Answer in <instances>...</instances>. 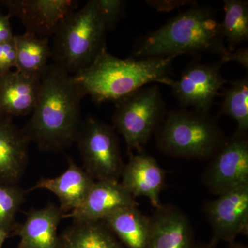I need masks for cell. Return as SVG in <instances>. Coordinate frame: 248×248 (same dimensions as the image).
Returning a JSON list of instances; mask_svg holds the SVG:
<instances>
[{
	"label": "cell",
	"mask_w": 248,
	"mask_h": 248,
	"mask_svg": "<svg viewBox=\"0 0 248 248\" xmlns=\"http://www.w3.org/2000/svg\"><path fill=\"white\" fill-rule=\"evenodd\" d=\"M215 246H213V245H212L211 244H203V245H200V246H197L196 248H215Z\"/></svg>",
	"instance_id": "32"
},
{
	"label": "cell",
	"mask_w": 248,
	"mask_h": 248,
	"mask_svg": "<svg viewBox=\"0 0 248 248\" xmlns=\"http://www.w3.org/2000/svg\"><path fill=\"white\" fill-rule=\"evenodd\" d=\"M26 191L17 185L0 184V229L16 231V215L24 201Z\"/></svg>",
	"instance_id": "24"
},
{
	"label": "cell",
	"mask_w": 248,
	"mask_h": 248,
	"mask_svg": "<svg viewBox=\"0 0 248 248\" xmlns=\"http://www.w3.org/2000/svg\"><path fill=\"white\" fill-rule=\"evenodd\" d=\"M95 2L107 31H112L123 16L125 1L122 0H95Z\"/></svg>",
	"instance_id": "25"
},
{
	"label": "cell",
	"mask_w": 248,
	"mask_h": 248,
	"mask_svg": "<svg viewBox=\"0 0 248 248\" xmlns=\"http://www.w3.org/2000/svg\"><path fill=\"white\" fill-rule=\"evenodd\" d=\"M58 248H125L102 221H73L59 236Z\"/></svg>",
	"instance_id": "20"
},
{
	"label": "cell",
	"mask_w": 248,
	"mask_h": 248,
	"mask_svg": "<svg viewBox=\"0 0 248 248\" xmlns=\"http://www.w3.org/2000/svg\"><path fill=\"white\" fill-rule=\"evenodd\" d=\"M17 54L14 37L12 40L0 45V76L16 68Z\"/></svg>",
	"instance_id": "26"
},
{
	"label": "cell",
	"mask_w": 248,
	"mask_h": 248,
	"mask_svg": "<svg viewBox=\"0 0 248 248\" xmlns=\"http://www.w3.org/2000/svg\"><path fill=\"white\" fill-rule=\"evenodd\" d=\"M225 16L221 23V32L228 50L248 40V2L242 0H224Z\"/></svg>",
	"instance_id": "22"
},
{
	"label": "cell",
	"mask_w": 248,
	"mask_h": 248,
	"mask_svg": "<svg viewBox=\"0 0 248 248\" xmlns=\"http://www.w3.org/2000/svg\"><path fill=\"white\" fill-rule=\"evenodd\" d=\"M226 90L221 113L232 117L237 123L236 133L247 135L248 130V78L231 81Z\"/></svg>",
	"instance_id": "23"
},
{
	"label": "cell",
	"mask_w": 248,
	"mask_h": 248,
	"mask_svg": "<svg viewBox=\"0 0 248 248\" xmlns=\"http://www.w3.org/2000/svg\"><path fill=\"white\" fill-rule=\"evenodd\" d=\"M95 181L71 159L66 170L58 177L42 178L27 192L36 190L50 191L60 201L63 215L79 208L86 200Z\"/></svg>",
	"instance_id": "16"
},
{
	"label": "cell",
	"mask_w": 248,
	"mask_h": 248,
	"mask_svg": "<svg viewBox=\"0 0 248 248\" xmlns=\"http://www.w3.org/2000/svg\"><path fill=\"white\" fill-rule=\"evenodd\" d=\"M76 141L83 169L94 181H119L124 164L115 128L89 117L81 122Z\"/></svg>",
	"instance_id": "7"
},
{
	"label": "cell",
	"mask_w": 248,
	"mask_h": 248,
	"mask_svg": "<svg viewBox=\"0 0 248 248\" xmlns=\"http://www.w3.org/2000/svg\"><path fill=\"white\" fill-rule=\"evenodd\" d=\"M84 96L73 76L49 65L41 78L35 108L23 129L29 141L45 151H60L71 146L81 124L80 106Z\"/></svg>",
	"instance_id": "1"
},
{
	"label": "cell",
	"mask_w": 248,
	"mask_h": 248,
	"mask_svg": "<svg viewBox=\"0 0 248 248\" xmlns=\"http://www.w3.org/2000/svg\"><path fill=\"white\" fill-rule=\"evenodd\" d=\"M115 104L114 128L123 136L129 154L133 151L142 153L166 116L159 86H144Z\"/></svg>",
	"instance_id": "6"
},
{
	"label": "cell",
	"mask_w": 248,
	"mask_h": 248,
	"mask_svg": "<svg viewBox=\"0 0 248 248\" xmlns=\"http://www.w3.org/2000/svg\"><path fill=\"white\" fill-rule=\"evenodd\" d=\"M138 205L119 181H95L83 203L63 215V218H71L73 221H102L118 209Z\"/></svg>",
	"instance_id": "12"
},
{
	"label": "cell",
	"mask_w": 248,
	"mask_h": 248,
	"mask_svg": "<svg viewBox=\"0 0 248 248\" xmlns=\"http://www.w3.org/2000/svg\"><path fill=\"white\" fill-rule=\"evenodd\" d=\"M147 248H196L190 219L180 208L162 204L151 217Z\"/></svg>",
	"instance_id": "14"
},
{
	"label": "cell",
	"mask_w": 248,
	"mask_h": 248,
	"mask_svg": "<svg viewBox=\"0 0 248 248\" xmlns=\"http://www.w3.org/2000/svg\"><path fill=\"white\" fill-rule=\"evenodd\" d=\"M146 4L151 6V7L159 11H172L181 7V6H185V5H194L197 4L195 1L191 0H164V1H146Z\"/></svg>",
	"instance_id": "27"
},
{
	"label": "cell",
	"mask_w": 248,
	"mask_h": 248,
	"mask_svg": "<svg viewBox=\"0 0 248 248\" xmlns=\"http://www.w3.org/2000/svg\"><path fill=\"white\" fill-rule=\"evenodd\" d=\"M29 143L12 117L0 113V184L17 185L27 169Z\"/></svg>",
	"instance_id": "15"
},
{
	"label": "cell",
	"mask_w": 248,
	"mask_h": 248,
	"mask_svg": "<svg viewBox=\"0 0 248 248\" xmlns=\"http://www.w3.org/2000/svg\"><path fill=\"white\" fill-rule=\"evenodd\" d=\"M211 193L221 195L248 185L247 135L236 133L211 159L202 177Z\"/></svg>",
	"instance_id": "8"
},
{
	"label": "cell",
	"mask_w": 248,
	"mask_h": 248,
	"mask_svg": "<svg viewBox=\"0 0 248 248\" xmlns=\"http://www.w3.org/2000/svg\"><path fill=\"white\" fill-rule=\"evenodd\" d=\"M63 217L60 207L54 204L31 210L16 228V234L20 237L17 248H58V229Z\"/></svg>",
	"instance_id": "18"
},
{
	"label": "cell",
	"mask_w": 248,
	"mask_h": 248,
	"mask_svg": "<svg viewBox=\"0 0 248 248\" xmlns=\"http://www.w3.org/2000/svg\"><path fill=\"white\" fill-rule=\"evenodd\" d=\"M221 62L211 63H191L179 79L173 81V94L184 107L209 113L215 98L228 81L221 73Z\"/></svg>",
	"instance_id": "9"
},
{
	"label": "cell",
	"mask_w": 248,
	"mask_h": 248,
	"mask_svg": "<svg viewBox=\"0 0 248 248\" xmlns=\"http://www.w3.org/2000/svg\"><path fill=\"white\" fill-rule=\"evenodd\" d=\"M208 201L203 212L213 230L210 244L219 241L231 243L239 235H248V185Z\"/></svg>",
	"instance_id": "10"
},
{
	"label": "cell",
	"mask_w": 248,
	"mask_h": 248,
	"mask_svg": "<svg viewBox=\"0 0 248 248\" xmlns=\"http://www.w3.org/2000/svg\"><path fill=\"white\" fill-rule=\"evenodd\" d=\"M107 32L95 0L88 1L72 12L54 34L53 64L71 76L83 71L107 49Z\"/></svg>",
	"instance_id": "4"
},
{
	"label": "cell",
	"mask_w": 248,
	"mask_h": 248,
	"mask_svg": "<svg viewBox=\"0 0 248 248\" xmlns=\"http://www.w3.org/2000/svg\"><path fill=\"white\" fill-rule=\"evenodd\" d=\"M17 62L16 71L26 76L41 79L52 58L49 38L37 37L30 32L14 35Z\"/></svg>",
	"instance_id": "21"
},
{
	"label": "cell",
	"mask_w": 248,
	"mask_h": 248,
	"mask_svg": "<svg viewBox=\"0 0 248 248\" xmlns=\"http://www.w3.org/2000/svg\"><path fill=\"white\" fill-rule=\"evenodd\" d=\"M231 52L216 11L196 4L143 37L133 54L135 59H145L210 53L218 55L224 64Z\"/></svg>",
	"instance_id": "2"
},
{
	"label": "cell",
	"mask_w": 248,
	"mask_h": 248,
	"mask_svg": "<svg viewBox=\"0 0 248 248\" xmlns=\"http://www.w3.org/2000/svg\"><path fill=\"white\" fill-rule=\"evenodd\" d=\"M235 61L242 65L246 69L248 68V48H239L237 50L231 52L227 58L226 62Z\"/></svg>",
	"instance_id": "29"
},
{
	"label": "cell",
	"mask_w": 248,
	"mask_h": 248,
	"mask_svg": "<svg viewBox=\"0 0 248 248\" xmlns=\"http://www.w3.org/2000/svg\"><path fill=\"white\" fill-rule=\"evenodd\" d=\"M41 79L10 71L0 76V113L19 117L32 113L40 93Z\"/></svg>",
	"instance_id": "17"
},
{
	"label": "cell",
	"mask_w": 248,
	"mask_h": 248,
	"mask_svg": "<svg viewBox=\"0 0 248 248\" xmlns=\"http://www.w3.org/2000/svg\"><path fill=\"white\" fill-rule=\"evenodd\" d=\"M122 185L133 197H147L155 208L162 203L160 193L164 189L166 172L151 155L143 152L130 153L128 164L124 165L121 177Z\"/></svg>",
	"instance_id": "13"
},
{
	"label": "cell",
	"mask_w": 248,
	"mask_h": 248,
	"mask_svg": "<svg viewBox=\"0 0 248 248\" xmlns=\"http://www.w3.org/2000/svg\"><path fill=\"white\" fill-rule=\"evenodd\" d=\"M175 56L120 59L103 50L94 62L73 76L86 95L94 102H116L153 83L170 86Z\"/></svg>",
	"instance_id": "3"
},
{
	"label": "cell",
	"mask_w": 248,
	"mask_h": 248,
	"mask_svg": "<svg viewBox=\"0 0 248 248\" xmlns=\"http://www.w3.org/2000/svg\"><path fill=\"white\" fill-rule=\"evenodd\" d=\"M160 151L174 157L211 159L227 140L217 120L199 111L172 110L156 131Z\"/></svg>",
	"instance_id": "5"
},
{
	"label": "cell",
	"mask_w": 248,
	"mask_h": 248,
	"mask_svg": "<svg viewBox=\"0 0 248 248\" xmlns=\"http://www.w3.org/2000/svg\"><path fill=\"white\" fill-rule=\"evenodd\" d=\"M227 248H248L247 246H245L244 244H239V243H236L235 241L233 242L229 243L228 247Z\"/></svg>",
	"instance_id": "31"
},
{
	"label": "cell",
	"mask_w": 248,
	"mask_h": 248,
	"mask_svg": "<svg viewBox=\"0 0 248 248\" xmlns=\"http://www.w3.org/2000/svg\"><path fill=\"white\" fill-rule=\"evenodd\" d=\"M11 17L19 18L26 29L37 37L49 38L60 24L78 9L76 0H3Z\"/></svg>",
	"instance_id": "11"
},
{
	"label": "cell",
	"mask_w": 248,
	"mask_h": 248,
	"mask_svg": "<svg viewBox=\"0 0 248 248\" xmlns=\"http://www.w3.org/2000/svg\"><path fill=\"white\" fill-rule=\"evenodd\" d=\"M10 18L9 14H0V45L14 38Z\"/></svg>",
	"instance_id": "28"
},
{
	"label": "cell",
	"mask_w": 248,
	"mask_h": 248,
	"mask_svg": "<svg viewBox=\"0 0 248 248\" xmlns=\"http://www.w3.org/2000/svg\"><path fill=\"white\" fill-rule=\"evenodd\" d=\"M9 233L4 230L0 229V248H2L5 240L9 236Z\"/></svg>",
	"instance_id": "30"
},
{
	"label": "cell",
	"mask_w": 248,
	"mask_h": 248,
	"mask_svg": "<svg viewBox=\"0 0 248 248\" xmlns=\"http://www.w3.org/2000/svg\"><path fill=\"white\" fill-rule=\"evenodd\" d=\"M102 221L125 248H147L151 232V217L137 206L118 209Z\"/></svg>",
	"instance_id": "19"
}]
</instances>
